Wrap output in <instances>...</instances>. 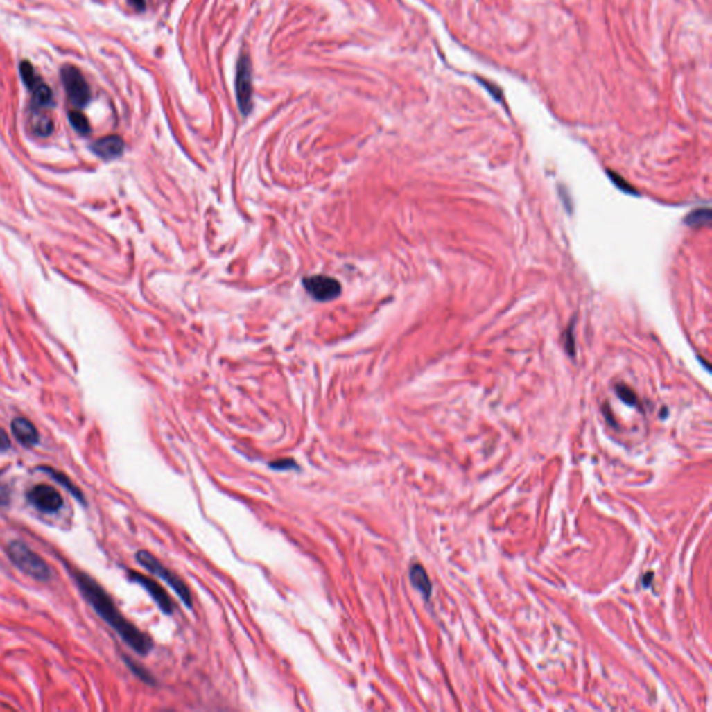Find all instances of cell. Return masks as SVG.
I'll return each mask as SVG.
<instances>
[{
    "label": "cell",
    "instance_id": "6da1fadb",
    "mask_svg": "<svg viewBox=\"0 0 712 712\" xmlns=\"http://www.w3.org/2000/svg\"><path fill=\"white\" fill-rule=\"evenodd\" d=\"M73 578L88 604L95 612L120 636V639L131 647L137 654L146 655L153 648L152 639L132 625L116 607L110 596L89 575L74 571Z\"/></svg>",
    "mask_w": 712,
    "mask_h": 712
},
{
    "label": "cell",
    "instance_id": "7a4b0ae2",
    "mask_svg": "<svg viewBox=\"0 0 712 712\" xmlns=\"http://www.w3.org/2000/svg\"><path fill=\"white\" fill-rule=\"evenodd\" d=\"M8 554L13 565L27 576L40 582H48L52 579L53 572L48 562L21 540L10 541L8 546Z\"/></svg>",
    "mask_w": 712,
    "mask_h": 712
},
{
    "label": "cell",
    "instance_id": "3957f363",
    "mask_svg": "<svg viewBox=\"0 0 712 712\" xmlns=\"http://www.w3.org/2000/svg\"><path fill=\"white\" fill-rule=\"evenodd\" d=\"M135 557H137V562L139 565H142L150 573H153L155 576H157L159 579L166 582L186 608H192V594L189 591V587L185 584V582L181 580V578L178 575H175L168 568H166L155 555H152L148 551H144V550L138 551Z\"/></svg>",
    "mask_w": 712,
    "mask_h": 712
},
{
    "label": "cell",
    "instance_id": "277c9868",
    "mask_svg": "<svg viewBox=\"0 0 712 712\" xmlns=\"http://www.w3.org/2000/svg\"><path fill=\"white\" fill-rule=\"evenodd\" d=\"M62 83L73 106L80 109L88 105L91 99V91L84 76L77 67L64 66L62 69Z\"/></svg>",
    "mask_w": 712,
    "mask_h": 712
},
{
    "label": "cell",
    "instance_id": "5b68a950",
    "mask_svg": "<svg viewBox=\"0 0 712 712\" xmlns=\"http://www.w3.org/2000/svg\"><path fill=\"white\" fill-rule=\"evenodd\" d=\"M20 73L24 84L33 92L34 110H42L53 106V95L51 88L41 80L30 62L24 60L20 64Z\"/></svg>",
    "mask_w": 712,
    "mask_h": 712
},
{
    "label": "cell",
    "instance_id": "8992f818",
    "mask_svg": "<svg viewBox=\"0 0 712 712\" xmlns=\"http://www.w3.org/2000/svg\"><path fill=\"white\" fill-rule=\"evenodd\" d=\"M236 98H238V106L243 114H248L252 110V69L251 62L247 56H243L238 62L236 69V80H235Z\"/></svg>",
    "mask_w": 712,
    "mask_h": 712
},
{
    "label": "cell",
    "instance_id": "52a82bcc",
    "mask_svg": "<svg viewBox=\"0 0 712 712\" xmlns=\"http://www.w3.org/2000/svg\"><path fill=\"white\" fill-rule=\"evenodd\" d=\"M27 500L35 510L44 514H56L64 505L62 494L48 485H38L33 487L27 493Z\"/></svg>",
    "mask_w": 712,
    "mask_h": 712
},
{
    "label": "cell",
    "instance_id": "ba28073f",
    "mask_svg": "<svg viewBox=\"0 0 712 712\" xmlns=\"http://www.w3.org/2000/svg\"><path fill=\"white\" fill-rule=\"evenodd\" d=\"M304 286L306 291L318 301L326 302L333 301L341 294L340 283L327 276H312L304 280Z\"/></svg>",
    "mask_w": 712,
    "mask_h": 712
},
{
    "label": "cell",
    "instance_id": "9c48e42d",
    "mask_svg": "<svg viewBox=\"0 0 712 712\" xmlns=\"http://www.w3.org/2000/svg\"><path fill=\"white\" fill-rule=\"evenodd\" d=\"M130 576H131L132 582L141 584L150 594L153 601L157 604V607L166 615L173 614V602H171L168 594L164 591V589L157 582H155L153 579H149L141 573H137V572H130Z\"/></svg>",
    "mask_w": 712,
    "mask_h": 712
},
{
    "label": "cell",
    "instance_id": "30bf717a",
    "mask_svg": "<svg viewBox=\"0 0 712 712\" xmlns=\"http://www.w3.org/2000/svg\"><path fill=\"white\" fill-rule=\"evenodd\" d=\"M91 150L103 160H113L123 155L124 141L117 135H109L95 141L91 145Z\"/></svg>",
    "mask_w": 712,
    "mask_h": 712
},
{
    "label": "cell",
    "instance_id": "8fae6325",
    "mask_svg": "<svg viewBox=\"0 0 712 712\" xmlns=\"http://www.w3.org/2000/svg\"><path fill=\"white\" fill-rule=\"evenodd\" d=\"M12 431L16 440L26 446H35L40 442V433L37 427L26 417H16L12 422Z\"/></svg>",
    "mask_w": 712,
    "mask_h": 712
},
{
    "label": "cell",
    "instance_id": "7c38bea8",
    "mask_svg": "<svg viewBox=\"0 0 712 712\" xmlns=\"http://www.w3.org/2000/svg\"><path fill=\"white\" fill-rule=\"evenodd\" d=\"M409 578H410L412 586L417 591H420L424 596V598H430V596H431V582H430L424 568L422 565H419V564H415L410 568Z\"/></svg>",
    "mask_w": 712,
    "mask_h": 712
},
{
    "label": "cell",
    "instance_id": "4fadbf2b",
    "mask_svg": "<svg viewBox=\"0 0 712 712\" xmlns=\"http://www.w3.org/2000/svg\"><path fill=\"white\" fill-rule=\"evenodd\" d=\"M40 470H42L44 473H48L51 478H53V480H56V482H58L60 486H63V487H64V489H66V490H67V492H69V493H70L76 500H78V503L85 504V497H84V494H83V493H81V490H80V489H78V487H77V486H76V485H74V483H73V482L66 476L64 473H62V471H59V470H55V469H52V467H48V466H46V467H45V466H42Z\"/></svg>",
    "mask_w": 712,
    "mask_h": 712
},
{
    "label": "cell",
    "instance_id": "5bb4252c",
    "mask_svg": "<svg viewBox=\"0 0 712 712\" xmlns=\"http://www.w3.org/2000/svg\"><path fill=\"white\" fill-rule=\"evenodd\" d=\"M33 128L34 132L40 137H48L53 131L52 120L42 112L34 110L33 112Z\"/></svg>",
    "mask_w": 712,
    "mask_h": 712
},
{
    "label": "cell",
    "instance_id": "9a60e30c",
    "mask_svg": "<svg viewBox=\"0 0 712 712\" xmlns=\"http://www.w3.org/2000/svg\"><path fill=\"white\" fill-rule=\"evenodd\" d=\"M684 223L694 228L708 225L711 223V210L709 209H697L693 213L687 214V217L684 218Z\"/></svg>",
    "mask_w": 712,
    "mask_h": 712
},
{
    "label": "cell",
    "instance_id": "2e32d148",
    "mask_svg": "<svg viewBox=\"0 0 712 712\" xmlns=\"http://www.w3.org/2000/svg\"><path fill=\"white\" fill-rule=\"evenodd\" d=\"M69 120H70V124L73 125V128L78 134L88 135L91 132L89 121H88V119L81 112H70L69 113Z\"/></svg>",
    "mask_w": 712,
    "mask_h": 712
},
{
    "label": "cell",
    "instance_id": "e0dca14e",
    "mask_svg": "<svg viewBox=\"0 0 712 712\" xmlns=\"http://www.w3.org/2000/svg\"><path fill=\"white\" fill-rule=\"evenodd\" d=\"M616 392H618L619 398H620L623 402H626L627 405H632V406H637V405H639L636 394H634L629 387H626V385L620 384V385H618V387H616Z\"/></svg>",
    "mask_w": 712,
    "mask_h": 712
},
{
    "label": "cell",
    "instance_id": "ac0fdd59",
    "mask_svg": "<svg viewBox=\"0 0 712 712\" xmlns=\"http://www.w3.org/2000/svg\"><path fill=\"white\" fill-rule=\"evenodd\" d=\"M269 466L273 470H293V469L298 467V464L294 459H279L276 462L269 463Z\"/></svg>",
    "mask_w": 712,
    "mask_h": 712
},
{
    "label": "cell",
    "instance_id": "d6986e66",
    "mask_svg": "<svg viewBox=\"0 0 712 712\" xmlns=\"http://www.w3.org/2000/svg\"><path fill=\"white\" fill-rule=\"evenodd\" d=\"M608 175H609V178L614 181V184H615L618 188H620L622 191H625V192H630V193H636V189H633L630 185H627V182H626L625 180H622L619 175H616L614 171H608Z\"/></svg>",
    "mask_w": 712,
    "mask_h": 712
},
{
    "label": "cell",
    "instance_id": "ffe728a7",
    "mask_svg": "<svg viewBox=\"0 0 712 712\" xmlns=\"http://www.w3.org/2000/svg\"><path fill=\"white\" fill-rule=\"evenodd\" d=\"M10 504V490L8 485L0 479V507H8Z\"/></svg>",
    "mask_w": 712,
    "mask_h": 712
},
{
    "label": "cell",
    "instance_id": "44dd1931",
    "mask_svg": "<svg viewBox=\"0 0 712 712\" xmlns=\"http://www.w3.org/2000/svg\"><path fill=\"white\" fill-rule=\"evenodd\" d=\"M10 446H12V442H10L8 433L2 427H0V452L9 451Z\"/></svg>",
    "mask_w": 712,
    "mask_h": 712
},
{
    "label": "cell",
    "instance_id": "7402d4cb",
    "mask_svg": "<svg viewBox=\"0 0 712 712\" xmlns=\"http://www.w3.org/2000/svg\"><path fill=\"white\" fill-rule=\"evenodd\" d=\"M568 333H569V337L566 336V352H569L571 355H573L575 347H573V337H572V330L569 329V330H568Z\"/></svg>",
    "mask_w": 712,
    "mask_h": 712
},
{
    "label": "cell",
    "instance_id": "603a6c76",
    "mask_svg": "<svg viewBox=\"0 0 712 712\" xmlns=\"http://www.w3.org/2000/svg\"><path fill=\"white\" fill-rule=\"evenodd\" d=\"M130 3L137 9V10H142L145 8V0H130Z\"/></svg>",
    "mask_w": 712,
    "mask_h": 712
}]
</instances>
